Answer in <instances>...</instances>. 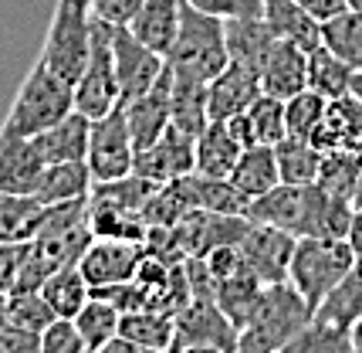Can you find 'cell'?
<instances>
[{"instance_id":"obj_1","label":"cell","mask_w":362,"mask_h":353,"mask_svg":"<svg viewBox=\"0 0 362 353\" xmlns=\"http://www.w3.org/2000/svg\"><path fill=\"white\" fill-rule=\"evenodd\" d=\"M247 221L284 228L295 238H349L352 197H335L318 184H278L247 204Z\"/></svg>"},{"instance_id":"obj_2","label":"cell","mask_w":362,"mask_h":353,"mask_svg":"<svg viewBox=\"0 0 362 353\" xmlns=\"http://www.w3.org/2000/svg\"><path fill=\"white\" fill-rule=\"evenodd\" d=\"M312 320H315V306L291 282L264 286L251 316L237 330V353H278Z\"/></svg>"},{"instance_id":"obj_3","label":"cell","mask_w":362,"mask_h":353,"mask_svg":"<svg viewBox=\"0 0 362 353\" xmlns=\"http://www.w3.org/2000/svg\"><path fill=\"white\" fill-rule=\"evenodd\" d=\"M68 113H75V85L64 82L62 75H54L37 58L21 82L11 109H7L0 136H37L41 129L54 126Z\"/></svg>"},{"instance_id":"obj_4","label":"cell","mask_w":362,"mask_h":353,"mask_svg":"<svg viewBox=\"0 0 362 353\" xmlns=\"http://www.w3.org/2000/svg\"><path fill=\"white\" fill-rule=\"evenodd\" d=\"M227 65H230V55H227V21L204 14V11L189 7L183 0V17H180V31H176L173 48L166 51V68L173 75L210 82L217 79Z\"/></svg>"},{"instance_id":"obj_5","label":"cell","mask_w":362,"mask_h":353,"mask_svg":"<svg viewBox=\"0 0 362 353\" xmlns=\"http://www.w3.org/2000/svg\"><path fill=\"white\" fill-rule=\"evenodd\" d=\"M92 0H58L51 24H47V38L41 45V62L54 75H62L64 82L75 85L85 62H88V51H92Z\"/></svg>"},{"instance_id":"obj_6","label":"cell","mask_w":362,"mask_h":353,"mask_svg":"<svg viewBox=\"0 0 362 353\" xmlns=\"http://www.w3.org/2000/svg\"><path fill=\"white\" fill-rule=\"evenodd\" d=\"M352 265L356 252L349 238H298L288 265V282L318 309V303L346 279Z\"/></svg>"},{"instance_id":"obj_7","label":"cell","mask_w":362,"mask_h":353,"mask_svg":"<svg viewBox=\"0 0 362 353\" xmlns=\"http://www.w3.org/2000/svg\"><path fill=\"white\" fill-rule=\"evenodd\" d=\"M112 28L115 24L95 17L92 51H88V62L75 82V109L88 119H98V116L122 106V85H119L115 58H112Z\"/></svg>"},{"instance_id":"obj_8","label":"cell","mask_w":362,"mask_h":353,"mask_svg":"<svg viewBox=\"0 0 362 353\" xmlns=\"http://www.w3.org/2000/svg\"><path fill=\"white\" fill-rule=\"evenodd\" d=\"M92 238L95 235L88 221H78L71 228H58V231H41L28 245L17 289H41V282L51 279L54 272H62L68 265H78L85 248L92 245Z\"/></svg>"},{"instance_id":"obj_9","label":"cell","mask_w":362,"mask_h":353,"mask_svg":"<svg viewBox=\"0 0 362 353\" xmlns=\"http://www.w3.org/2000/svg\"><path fill=\"white\" fill-rule=\"evenodd\" d=\"M132 160H136V143L126 123V109H112V113L92 119V136H88V170H92L95 184L102 180H119V176L132 174Z\"/></svg>"},{"instance_id":"obj_10","label":"cell","mask_w":362,"mask_h":353,"mask_svg":"<svg viewBox=\"0 0 362 353\" xmlns=\"http://www.w3.org/2000/svg\"><path fill=\"white\" fill-rule=\"evenodd\" d=\"M180 347H210L221 353H237V326L217 306V299H189L176 313V333L170 350H180Z\"/></svg>"},{"instance_id":"obj_11","label":"cell","mask_w":362,"mask_h":353,"mask_svg":"<svg viewBox=\"0 0 362 353\" xmlns=\"http://www.w3.org/2000/svg\"><path fill=\"white\" fill-rule=\"evenodd\" d=\"M237 245H240V255H244L247 272L257 275L264 286L288 282V265H291L295 245H298L295 235H288L284 228H274V225L247 221V228H244V235H240Z\"/></svg>"},{"instance_id":"obj_12","label":"cell","mask_w":362,"mask_h":353,"mask_svg":"<svg viewBox=\"0 0 362 353\" xmlns=\"http://www.w3.org/2000/svg\"><path fill=\"white\" fill-rule=\"evenodd\" d=\"M193 170H197V136L176 129L173 123L156 143L136 150V160H132V174L146 176L153 184H170V180L187 176Z\"/></svg>"},{"instance_id":"obj_13","label":"cell","mask_w":362,"mask_h":353,"mask_svg":"<svg viewBox=\"0 0 362 353\" xmlns=\"http://www.w3.org/2000/svg\"><path fill=\"white\" fill-rule=\"evenodd\" d=\"M112 58H115V72H119V85H122V102L142 96L146 89H153L159 75L166 72V58L146 48L126 24L112 28Z\"/></svg>"},{"instance_id":"obj_14","label":"cell","mask_w":362,"mask_h":353,"mask_svg":"<svg viewBox=\"0 0 362 353\" xmlns=\"http://www.w3.org/2000/svg\"><path fill=\"white\" fill-rule=\"evenodd\" d=\"M142 258H146V241H122V238H92L85 248L78 269L92 282V289L102 286H119L136 279Z\"/></svg>"},{"instance_id":"obj_15","label":"cell","mask_w":362,"mask_h":353,"mask_svg":"<svg viewBox=\"0 0 362 353\" xmlns=\"http://www.w3.org/2000/svg\"><path fill=\"white\" fill-rule=\"evenodd\" d=\"M170 96H173V72L166 68L153 89H146L142 96L122 102L136 150H146L149 143H156L159 136L170 129V123H173V106H170Z\"/></svg>"},{"instance_id":"obj_16","label":"cell","mask_w":362,"mask_h":353,"mask_svg":"<svg viewBox=\"0 0 362 353\" xmlns=\"http://www.w3.org/2000/svg\"><path fill=\"white\" fill-rule=\"evenodd\" d=\"M45 170L31 136H0V194H37Z\"/></svg>"},{"instance_id":"obj_17","label":"cell","mask_w":362,"mask_h":353,"mask_svg":"<svg viewBox=\"0 0 362 353\" xmlns=\"http://www.w3.org/2000/svg\"><path fill=\"white\" fill-rule=\"evenodd\" d=\"M257 79H261V92L284 99V102L291 96H298V92H305L308 89V48L281 38L274 45V51L268 55V62L261 65Z\"/></svg>"},{"instance_id":"obj_18","label":"cell","mask_w":362,"mask_h":353,"mask_svg":"<svg viewBox=\"0 0 362 353\" xmlns=\"http://www.w3.org/2000/svg\"><path fill=\"white\" fill-rule=\"evenodd\" d=\"M261 96V79L257 72L244 68V65L230 62L217 79L206 82V99H210V119H230L237 113H247L251 102Z\"/></svg>"},{"instance_id":"obj_19","label":"cell","mask_w":362,"mask_h":353,"mask_svg":"<svg viewBox=\"0 0 362 353\" xmlns=\"http://www.w3.org/2000/svg\"><path fill=\"white\" fill-rule=\"evenodd\" d=\"M88 136H92V119L81 116L78 109L58 119L54 126L41 129L37 136H31L34 146L41 150L45 163H81L88 160Z\"/></svg>"},{"instance_id":"obj_20","label":"cell","mask_w":362,"mask_h":353,"mask_svg":"<svg viewBox=\"0 0 362 353\" xmlns=\"http://www.w3.org/2000/svg\"><path fill=\"white\" fill-rule=\"evenodd\" d=\"M180 17H183V0H142L136 17L126 28L139 38L146 48L166 58V51L173 48L176 31H180Z\"/></svg>"},{"instance_id":"obj_21","label":"cell","mask_w":362,"mask_h":353,"mask_svg":"<svg viewBox=\"0 0 362 353\" xmlns=\"http://www.w3.org/2000/svg\"><path fill=\"white\" fill-rule=\"evenodd\" d=\"M278 41H281V34L264 17L227 21V55H230V62L244 65L251 72H261V65L268 62V55L274 51Z\"/></svg>"},{"instance_id":"obj_22","label":"cell","mask_w":362,"mask_h":353,"mask_svg":"<svg viewBox=\"0 0 362 353\" xmlns=\"http://www.w3.org/2000/svg\"><path fill=\"white\" fill-rule=\"evenodd\" d=\"M230 184L240 194H247L251 201L261 197V194H268L271 187H278L281 174H278V153H274V146H264V143L244 146L234 163V170H230Z\"/></svg>"},{"instance_id":"obj_23","label":"cell","mask_w":362,"mask_h":353,"mask_svg":"<svg viewBox=\"0 0 362 353\" xmlns=\"http://www.w3.org/2000/svg\"><path fill=\"white\" fill-rule=\"evenodd\" d=\"M45 214L47 204L37 194H0V241H34Z\"/></svg>"},{"instance_id":"obj_24","label":"cell","mask_w":362,"mask_h":353,"mask_svg":"<svg viewBox=\"0 0 362 353\" xmlns=\"http://www.w3.org/2000/svg\"><path fill=\"white\" fill-rule=\"evenodd\" d=\"M261 4H264L261 17L281 38H288V41H295V45H301L308 51L315 45H322V21H315L298 0H261Z\"/></svg>"},{"instance_id":"obj_25","label":"cell","mask_w":362,"mask_h":353,"mask_svg":"<svg viewBox=\"0 0 362 353\" xmlns=\"http://www.w3.org/2000/svg\"><path fill=\"white\" fill-rule=\"evenodd\" d=\"M88 225L95 238H122V241H146L149 225L142 218V211L109 204L88 194Z\"/></svg>"},{"instance_id":"obj_26","label":"cell","mask_w":362,"mask_h":353,"mask_svg":"<svg viewBox=\"0 0 362 353\" xmlns=\"http://www.w3.org/2000/svg\"><path fill=\"white\" fill-rule=\"evenodd\" d=\"M173 126L189 133V136H200L210 126V99H206V82L200 79H187V75H173Z\"/></svg>"},{"instance_id":"obj_27","label":"cell","mask_w":362,"mask_h":353,"mask_svg":"<svg viewBox=\"0 0 362 353\" xmlns=\"http://www.w3.org/2000/svg\"><path fill=\"white\" fill-rule=\"evenodd\" d=\"M244 146L230 136V129L210 119V126L197 136V174L204 176H230Z\"/></svg>"},{"instance_id":"obj_28","label":"cell","mask_w":362,"mask_h":353,"mask_svg":"<svg viewBox=\"0 0 362 353\" xmlns=\"http://www.w3.org/2000/svg\"><path fill=\"white\" fill-rule=\"evenodd\" d=\"M41 296L54 309V316L75 320L81 306L92 299V282L85 279V272H81L78 265H68V269H62V272H54L51 279L41 282Z\"/></svg>"},{"instance_id":"obj_29","label":"cell","mask_w":362,"mask_h":353,"mask_svg":"<svg viewBox=\"0 0 362 353\" xmlns=\"http://www.w3.org/2000/svg\"><path fill=\"white\" fill-rule=\"evenodd\" d=\"M95 187V176L88 163H51L45 170V180L37 187V197L45 204H62V201H81Z\"/></svg>"},{"instance_id":"obj_30","label":"cell","mask_w":362,"mask_h":353,"mask_svg":"<svg viewBox=\"0 0 362 353\" xmlns=\"http://www.w3.org/2000/svg\"><path fill=\"white\" fill-rule=\"evenodd\" d=\"M315 316L325 323H335V326H346V330L356 320H362V262L359 258H356V265L349 269L346 279L318 303Z\"/></svg>"},{"instance_id":"obj_31","label":"cell","mask_w":362,"mask_h":353,"mask_svg":"<svg viewBox=\"0 0 362 353\" xmlns=\"http://www.w3.org/2000/svg\"><path fill=\"white\" fill-rule=\"evenodd\" d=\"M322 45L339 55L352 72H362V11H342V14L322 21Z\"/></svg>"},{"instance_id":"obj_32","label":"cell","mask_w":362,"mask_h":353,"mask_svg":"<svg viewBox=\"0 0 362 353\" xmlns=\"http://www.w3.org/2000/svg\"><path fill=\"white\" fill-rule=\"evenodd\" d=\"M278 153V174L281 184H318V170H322V150L312 140H298V136H284L274 146Z\"/></svg>"},{"instance_id":"obj_33","label":"cell","mask_w":362,"mask_h":353,"mask_svg":"<svg viewBox=\"0 0 362 353\" xmlns=\"http://www.w3.org/2000/svg\"><path fill=\"white\" fill-rule=\"evenodd\" d=\"M308 89L318 96L332 99H346L352 89V68H349L339 55H332L325 45H315L308 51Z\"/></svg>"},{"instance_id":"obj_34","label":"cell","mask_w":362,"mask_h":353,"mask_svg":"<svg viewBox=\"0 0 362 353\" xmlns=\"http://www.w3.org/2000/svg\"><path fill=\"white\" fill-rule=\"evenodd\" d=\"M119 323H122V309L109 299H102V296H95V292L75 316V326H78L88 350H102L109 340L119 337Z\"/></svg>"},{"instance_id":"obj_35","label":"cell","mask_w":362,"mask_h":353,"mask_svg":"<svg viewBox=\"0 0 362 353\" xmlns=\"http://www.w3.org/2000/svg\"><path fill=\"white\" fill-rule=\"evenodd\" d=\"M119 333L129 340H139V343H149V347L170 350L176 333V316L163 313V309H132V313H122Z\"/></svg>"},{"instance_id":"obj_36","label":"cell","mask_w":362,"mask_h":353,"mask_svg":"<svg viewBox=\"0 0 362 353\" xmlns=\"http://www.w3.org/2000/svg\"><path fill=\"white\" fill-rule=\"evenodd\" d=\"M278 353H356V350H352V333L346 326H335V323H325L315 316Z\"/></svg>"},{"instance_id":"obj_37","label":"cell","mask_w":362,"mask_h":353,"mask_svg":"<svg viewBox=\"0 0 362 353\" xmlns=\"http://www.w3.org/2000/svg\"><path fill=\"white\" fill-rule=\"evenodd\" d=\"M362 174V153L356 150H332L322 157V170H318V187L335 194V197H352L356 184Z\"/></svg>"},{"instance_id":"obj_38","label":"cell","mask_w":362,"mask_h":353,"mask_svg":"<svg viewBox=\"0 0 362 353\" xmlns=\"http://www.w3.org/2000/svg\"><path fill=\"white\" fill-rule=\"evenodd\" d=\"M261 289H264V282H261L257 275L240 272V275H234V279L217 282V296H214V299H217V306H221L223 313L234 320L237 330H240L244 320L251 316V309H254V303H257Z\"/></svg>"},{"instance_id":"obj_39","label":"cell","mask_w":362,"mask_h":353,"mask_svg":"<svg viewBox=\"0 0 362 353\" xmlns=\"http://www.w3.org/2000/svg\"><path fill=\"white\" fill-rule=\"evenodd\" d=\"M54 320L58 316H54V309L41 296V289H14L7 296V323L17 326V330H28V333L41 337V330Z\"/></svg>"},{"instance_id":"obj_40","label":"cell","mask_w":362,"mask_h":353,"mask_svg":"<svg viewBox=\"0 0 362 353\" xmlns=\"http://www.w3.org/2000/svg\"><path fill=\"white\" fill-rule=\"evenodd\" d=\"M329 113V99L305 89L298 96H291L284 102V123H288V136H298V140H312L315 129L322 126V119Z\"/></svg>"},{"instance_id":"obj_41","label":"cell","mask_w":362,"mask_h":353,"mask_svg":"<svg viewBox=\"0 0 362 353\" xmlns=\"http://www.w3.org/2000/svg\"><path fill=\"white\" fill-rule=\"evenodd\" d=\"M247 123H251V136L254 143L264 146H278L288 136V123H284V99H274L268 92L251 102L247 109Z\"/></svg>"},{"instance_id":"obj_42","label":"cell","mask_w":362,"mask_h":353,"mask_svg":"<svg viewBox=\"0 0 362 353\" xmlns=\"http://www.w3.org/2000/svg\"><path fill=\"white\" fill-rule=\"evenodd\" d=\"M81 350H88V347H85L75 320H62L58 316L54 323H47L41 330V337H37V353H81Z\"/></svg>"},{"instance_id":"obj_43","label":"cell","mask_w":362,"mask_h":353,"mask_svg":"<svg viewBox=\"0 0 362 353\" xmlns=\"http://www.w3.org/2000/svg\"><path fill=\"white\" fill-rule=\"evenodd\" d=\"M189 7L214 14L221 21H240V17H261L264 4L261 0H187Z\"/></svg>"},{"instance_id":"obj_44","label":"cell","mask_w":362,"mask_h":353,"mask_svg":"<svg viewBox=\"0 0 362 353\" xmlns=\"http://www.w3.org/2000/svg\"><path fill=\"white\" fill-rule=\"evenodd\" d=\"M31 241H0V296H11L21 279V265Z\"/></svg>"},{"instance_id":"obj_45","label":"cell","mask_w":362,"mask_h":353,"mask_svg":"<svg viewBox=\"0 0 362 353\" xmlns=\"http://www.w3.org/2000/svg\"><path fill=\"white\" fill-rule=\"evenodd\" d=\"M142 0H92L95 17L109 21V24H129L136 11H139Z\"/></svg>"},{"instance_id":"obj_46","label":"cell","mask_w":362,"mask_h":353,"mask_svg":"<svg viewBox=\"0 0 362 353\" xmlns=\"http://www.w3.org/2000/svg\"><path fill=\"white\" fill-rule=\"evenodd\" d=\"M98 353H173V350H163V347H149V343H139V340H129V337H119L109 340L105 347Z\"/></svg>"},{"instance_id":"obj_47","label":"cell","mask_w":362,"mask_h":353,"mask_svg":"<svg viewBox=\"0 0 362 353\" xmlns=\"http://www.w3.org/2000/svg\"><path fill=\"white\" fill-rule=\"evenodd\" d=\"M298 4L315 17V21H329V17L346 11V0H298Z\"/></svg>"},{"instance_id":"obj_48","label":"cell","mask_w":362,"mask_h":353,"mask_svg":"<svg viewBox=\"0 0 362 353\" xmlns=\"http://www.w3.org/2000/svg\"><path fill=\"white\" fill-rule=\"evenodd\" d=\"M349 245L362 262V208H356V218H352V228H349Z\"/></svg>"},{"instance_id":"obj_49","label":"cell","mask_w":362,"mask_h":353,"mask_svg":"<svg viewBox=\"0 0 362 353\" xmlns=\"http://www.w3.org/2000/svg\"><path fill=\"white\" fill-rule=\"evenodd\" d=\"M349 333H352V350L362 353V320H356L349 326Z\"/></svg>"},{"instance_id":"obj_50","label":"cell","mask_w":362,"mask_h":353,"mask_svg":"<svg viewBox=\"0 0 362 353\" xmlns=\"http://www.w3.org/2000/svg\"><path fill=\"white\" fill-rule=\"evenodd\" d=\"M349 96L362 102V72H352V89H349Z\"/></svg>"},{"instance_id":"obj_51","label":"cell","mask_w":362,"mask_h":353,"mask_svg":"<svg viewBox=\"0 0 362 353\" xmlns=\"http://www.w3.org/2000/svg\"><path fill=\"white\" fill-rule=\"evenodd\" d=\"M11 323H7V296H0V333L7 330Z\"/></svg>"},{"instance_id":"obj_52","label":"cell","mask_w":362,"mask_h":353,"mask_svg":"<svg viewBox=\"0 0 362 353\" xmlns=\"http://www.w3.org/2000/svg\"><path fill=\"white\" fill-rule=\"evenodd\" d=\"M173 353H221V350H210V347H180Z\"/></svg>"},{"instance_id":"obj_53","label":"cell","mask_w":362,"mask_h":353,"mask_svg":"<svg viewBox=\"0 0 362 353\" xmlns=\"http://www.w3.org/2000/svg\"><path fill=\"white\" fill-rule=\"evenodd\" d=\"M352 204L362 208V174H359V184H356V194H352Z\"/></svg>"},{"instance_id":"obj_54","label":"cell","mask_w":362,"mask_h":353,"mask_svg":"<svg viewBox=\"0 0 362 353\" xmlns=\"http://www.w3.org/2000/svg\"><path fill=\"white\" fill-rule=\"evenodd\" d=\"M349 11H362V0H346Z\"/></svg>"},{"instance_id":"obj_55","label":"cell","mask_w":362,"mask_h":353,"mask_svg":"<svg viewBox=\"0 0 362 353\" xmlns=\"http://www.w3.org/2000/svg\"><path fill=\"white\" fill-rule=\"evenodd\" d=\"M81 353H98V350H81Z\"/></svg>"}]
</instances>
